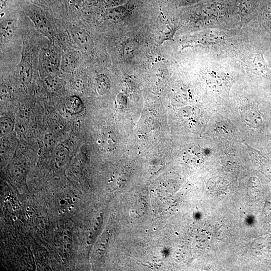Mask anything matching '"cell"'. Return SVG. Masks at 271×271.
Segmentation results:
<instances>
[{
    "instance_id": "cell-1",
    "label": "cell",
    "mask_w": 271,
    "mask_h": 271,
    "mask_svg": "<svg viewBox=\"0 0 271 271\" xmlns=\"http://www.w3.org/2000/svg\"><path fill=\"white\" fill-rule=\"evenodd\" d=\"M69 35L74 45L81 50L88 52L94 47V42L90 35L81 28L73 26L69 30Z\"/></svg>"
},
{
    "instance_id": "cell-2",
    "label": "cell",
    "mask_w": 271,
    "mask_h": 271,
    "mask_svg": "<svg viewBox=\"0 0 271 271\" xmlns=\"http://www.w3.org/2000/svg\"><path fill=\"white\" fill-rule=\"evenodd\" d=\"M26 15L39 32L52 40L54 37L53 30L50 22L44 15L30 8L26 10Z\"/></svg>"
},
{
    "instance_id": "cell-3",
    "label": "cell",
    "mask_w": 271,
    "mask_h": 271,
    "mask_svg": "<svg viewBox=\"0 0 271 271\" xmlns=\"http://www.w3.org/2000/svg\"><path fill=\"white\" fill-rule=\"evenodd\" d=\"M206 80L209 88L217 92L223 91L227 89L230 82L227 74L214 70L208 71Z\"/></svg>"
},
{
    "instance_id": "cell-4",
    "label": "cell",
    "mask_w": 271,
    "mask_h": 271,
    "mask_svg": "<svg viewBox=\"0 0 271 271\" xmlns=\"http://www.w3.org/2000/svg\"><path fill=\"white\" fill-rule=\"evenodd\" d=\"M41 63L49 73L53 75L60 68L61 60L57 53L53 49H43L41 54Z\"/></svg>"
},
{
    "instance_id": "cell-5",
    "label": "cell",
    "mask_w": 271,
    "mask_h": 271,
    "mask_svg": "<svg viewBox=\"0 0 271 271\" xmlns=\"http://www.w3.org/2000/svg\"><path fill=\"white\" fill-rule=\"evenodd\" d=\"M247 63L249 69L254 74L259 76L267 75L268 69L261 53L252 54L248 57Z\"/></svg>"
},
{
    "instance_id": "cell-6",
    "label": "cell",
    "mask_w": 271,
    "mask_h": 271,
    "mask_svg": "<svg viewBox=\"0 0 271 271\" xmlns=\"http://www.w3.org/2000/svg\"><path fill=\"white\" fill-rule=\"evenodd\" d=\"M80 56L79 51H71L65 54L61 59V70L66 73L74 71L79 66Z\"/></svg>"
},
{
    "instance_id": "cell-7",
    "label": "cell",
    "mask_w": 271,
    "mask_h": 271,
    "mask_svg": "<svg viewBox=\"0 0 271 271\" xmlns=\"http://www.w3.org/2000/svg\"><path fill=\"white\" fill-rule=\"evenodd\" d=\"M18 72L21 83L24 86L29 84L33 76L32 65L28 58L24 55L22 56L18 65Z\"/></svg>"
},
{
    "instance_id": "cell-8",
    "label": "cell",
    "mask_w": 271,
    "mask_h": 271,
    "mask_svg": "<svg viewBox=\"0 0 271 271\" xmlns=\"http://www.w3.org/2000/svg\"><path fill=\"white\" fill-rule=\"evenodd\" d=\"M256 5L255 0H238V13L242 24L249 21L255 10Z\"/></svg>"
},
{
    "instance_id": "cell-9",
    "label": "cell",
    "mask_w": 271,
    "mask_h": 271,
    "mask_svg": "<svg viewBox=\"0 0 271 271\" xmlns=\"http://www.w3.org/2000/svg\"><path fill=\"white\" fill-rule=\"evenodd\" d=\"M99 141L101 146L107 151L114 149L118 144L117 135L113 131L108 128L102 132Z\"/></svg>"
},
{
    "instance_id": "cell-10",
    "label": "cell",
    "mask_w": 271,
    "mask_h": 271,
    "mask_svg": "<svg viewBox=\"0 0 271 271\" xmlns=\"http://www.w3.org/2000/svg\"><path fill=\"white\" fill-rule=\"evenodd\" d=\"M242 118L247 125L253 128H260L263 123L260 113L253 109H248L244 111L242 114Z\"/></svg>"
},
{
    "instance_id": "cell-11",
    "label": "cell",
    "mask_w": 271,
    "mask_h": 271,
    "mask_svg": "<svg viewBox=\"0 0 271 271\" xmlns=\"http://www.w3.org/2000/svg\"><path fill=\"white\" fill-rule=\"evenodd\" d=\"M16 30V22L13 20L3 21L0 25L1 43L5 45L9 42L14 36Z\"/></svg>"
},
{
    "instance_id": "cell-12",
    "label": "cell",
    "mask_w": 271,
    "mask_h": 271,
    "mask_svg": "<svg viewBox=\"0 0 271 271\" xmlns=\"http://www.w3.org/2000/svg\"><path fill=\"white\" fill-rule=\"evenodd\" d=\"M44 86L46 89L50 93L58 91L62 86V82L59 77L52 75L45 79Z\"/></svg>"
},
{
    "instance_id": "cell-13",
    "label": "cell",
    "mask_w": 271,
    "mask_h": 271,
    "mask_svg": "<svg viewBox=\"0 0 271 271\" xmlns=\"http://www.w3.org/2000/svg\"><path fill=\"white\" fill-rule=\"evenodd\" d=\"M110 88L109 82L107 77L104 75L98 76L97 81V90L100 95L107 93Z\"/></svg>"
},
{
    "instance_id": "cell-14",
    "label": "cell",
    "mask_w": 271,
    "mask_h": 271,
    "mask_svg": "<svg viewBox=\"0 0 271 271\" xmlns=\"http://www.w3.org/2000/svg\"><path fill=\"white\" fill-rule=\"evenodd\" d=\"M127 10L122 7L114 8L110 10L108 13V18L113 21L122 20L127 15Z\"/></svg>"
},
{
    "instance_id": "cell-15",
    "label": "cell",
    "mask_w": 271,
    "mask_h": 271,
    "mask_svg": "<svg viewBox=\"0 0 271 271\" xmlns=\"http://www.w3.org/2000/svg\"><path fill=\"white\" fill-rule=\"evenodd\" d=\"M14 124L13 121L9 118L2 117L1 118V125H0V131L1 136H5L12 131Z\"/></svg>"
},
{
    "instance_id": "cell-16",
    "label": "cell",
    "mask_w": 271,
    "mask_h": 271,
    "mask_svg": "<svg viewBox=\"0 0 271 271\" xmlns=\"http://www.w3.org/2000/svg\"><path fill=\"white\" fill-rule=\"evenodd\" d=\"M183 160L188 164H194L198 163L200 159L194 151L188 150L183 153Z\"/></svg>"
},
{
    "instance_id": "cell-17",
    "label": "cell",
    "mask_w": 271,
    "mask_h": 271,
    "mask_svg": "<svg viewBox=\"0 0 271 271\" xmlns=\"http://www.w3.org/2000/svg\"><path fill=\"white\" fill-rule=\"evenodd\" d=\"M82 105V102L81 99L76 96H73L69 98L68 100V107L67 108L72 112L79 111Z\"/></svg>"
},
{
    "instance_id": "cell-18",
    "label": "cell",
    "mask_w": 271,
    "mask_h": 271,
    "mask_svg": "<svg viewBox=\"0 0 271 271\" xmlns=\"http://www.w3.org/2000/svg\"><path fill=\"white\" fill-rule=\"evenodd\" d=\"M69 151L67 147L64 145H60L56 148L55 151V158L57 162L59 160L64 161L68 157Z\"/></svg>"
},
{
    "instance_id": "cell-19",
    "label": "cell",
    "mask_w": 271,
    "mask_h": 271,
    "mask_svg": "<svg viewBox=\"0 0 271 271\" xmlns=\"http://www.w3.org/2000/svg\"><path fill=\"white\" fill-rule=\"evenodd\" d=\"M73 88L77 91H82L85 87V83L83 77L80 75L74 76L71 80Z\"/></svg>"
},
{
    "instance_id": "cell-20",
    "label": "cell",
    "mask_w": 271,
    "mask_h": 271,
    "mask_svg": "<svg viewBox=\"0 0 271 271\" xmlns=\"http://www.w3.org/2000/svg\"><path fill=\"white\" fill-rule=\"evenodd\" d=\"M134 45L132 43H128L125 46V55L127 57H131L135 52Z\"/></svg>"
},
{
    "instance_id": "cell-21",
    "label": "cell",
    "mask_w": 271,
    "mask_h": 271,
    "mask_svg": "<svg viewBox=\"0 0 271 271\" xmlns=\"http://www.w3.org/2000/svg\"><path fill=\"white\" fill-rule=\"evenodd\" d=\"M265 172L269 176H271V164H269L264 167Z\"/></svg>"
},
{
    "instance_id": "cell-22",
    "label": "cell",
    "mask_w": 271,
    "mask_h": 271,
    "mask_svg": "<svg viewBox=\"0 0 271 271\" xmlns=\"http://www.w3.org/2000/svg\"><path fill=\"white\" fill-rule=\"evenodd\" d=\"M202 1V0H186V2L188 3H196Z\"/></svg>"
},
{
    "instance_id": "cell-23",
    "label": "cell",
    "mask_w": 271,
    "mask_h": 271,
    "mask_svg": "<svg viewBox=\"0 0 271 271\" xmlns=\"http://www.w3.org/2000/svg\"><path fill=\"white\" fill-rule=\"evenodd\" d=\"M13 219H14V220H16L17 219V217H14Z\"/></svg>"
},
{
    "instance_id": "cell-24",
    "label": "cell",
    "mask_w": 271,
    "mask_h": 271,
    "mask_svg": "<svg viewBox=\"0 0 271 271\" xmlns=\"http://www.w3.org/2000/svg\"><path fill=\"white\" fill-rule=\"evenodd\" d=\"M68 210H69V211H71V210H72V208H71V207L69 208H68Z\"/></svg>"
},
{
    "instance_id": "cell-25",
    "label": "cell",
    "mask_w": 271,
    "mask_h": 271,
    "mask_svg": "<svg viewBox=\"0 0 271 271\" xmlns=\"http://www.w3.org/2000/svg\"><path fill=\"white\" fill-rule=\"evenodd\" d=\"M75 200H75V198H73V199H72V201H73V202H75Z\"/></svg>"
},
{
    "instance_id": "cell-26",
    "label": "cell",
    "mask_w": 271,
    "mask_h": 271,
    "mask_svg": "<svg viewBox=\"0 0 271 271\" xmlns=\"http://www.w3.org/2000/svg\"><path fill=\"white\" fill-rule=\"evenodd\" d=\"M26 209H27V210L28 211L30 210V209H29V208H27Z\"/></svg>"
},
{
    "instance_id": "cell-27",
    "label": "cell",
    "mask_w": 271,
    "mask_h": 271,
    "mask_svg": "<svg viewBox=\"0 0 271 271\" xmlns=\"http://www.w3.org/2000/svg\"><path fill=\"white\" fill-rule=\"evenodd\" d=\"M65 212V210H62V213H64Z\"/></svg>"
},
{
    "instance_id": "cell-28",
    "label": "cell",
    "mask_w": 271,
    "mask_h": 271,
    "mask_svg": "<svg viewBox=\"0 0 271 271\" xmlns=\"http://www.w3.org/2000/svg\"><path fill=\"white\" fill-rule=\"evenodd\" d=\"M59 214H61V211H59Z\"/></svg>"
},
{
    "instance_id": "cell-29",
    "label": "cell",
    "mask_w": 271,
    "mask_h": 271,
    "mask_svg": "<svg viewBox=\"0 0 271 271\" xmlns=\"http://www.w3.org/2000/svg\"><path fill=\"white\" fill-rule=\"evenodd\" d=\"M16 210V208H13V210L15 211Z\"/></svg>"
},
{
    "instance_id": "cell-30",
    "label": "cell",
    "mask_w": 271,
    "mask_h": 271,
    "mask_svg": "<svg viewBox=\"0 0 271 271\" xmlns=\"http://www.w3.org/2000/svg\"><path fill=\"white\" fill-rule=\"evenodd\" d=\"M19 206H21V203L20 202H19Z\"/></svg>"
},
{
    "instance_id": "cell-31",
    "label": "cell",
    "mask_w": 271,
    "mask_h": 271,
    "mask_svg": "<svg viewBox=\"0 0 271 271\" xmlns=\"http://www.w3.org/2000/svg\"><path fill=\"white\" fill-rule=\"evenodd\" d=\"M74 207V205H71V208H73Z\"/></svg>"
},
{
    "instance_id": "cell-32",
    "label": "cell",
    "mask_w": 271,
    "mask_h": 271,
    "mask_svg": "<svg viewBox=\"0 0 271 271\" xmlns=\"http://www.w3.org/2000/svg\"><path fill=\"white\" fill-rule=\"evenodd\" d=\"M31 210H32V211H34V209H33V208H31Z\"/></svg>"
},
{
    "instance_id": "cell-33",
    "label": "cell",
    "mask_w": 271,
    "mask_h": 271,
    "mask_svg": "<svg viewBox=\"0 0 271 271\" xmlns=\"http://www.w3.org/2000/svg\"><path fill=\"white\" fill-rule=\"evenodd\" d=\"M62 261H65V259H64V258H62Z\"/></svg>"
},
{
    "instance_id": "cell-34",
    "label": "cell",
    "mask_w": 271,
    "mask_h": 271,
    "mask_svg": "<svg viewBox=\"0 0 271 271\" xmlns=\"http://www.w3.org/2000/svg\"><path fill=\"white\" fill-rule=\"evenodd\" d=\"M27 218H28V219H29V218H29V216H27Z\"/></svg>"
},
{
    "instance_id": "cell-35",
    "label": "cell",
    "mask_w": 271,
    "mask_h": 271,
    "mask_svg": "<svg viewBox=\"0 0 271 271\" xmlns=\"http://www.w3.org/2000/svg\"><path fill=\"white\" fill-rule=\"evenodd\" d=\"M26 216H28V214L26 213Z\"/></svg>"
},
{
    "instance_id": "cell-36",
    "label": "cell",
    "mask_w": 271,
    "mask_h": 271,
    "mask_svg": "<svg viewBox=\"0 0 271 271\" xmlns=\"http://www.w3.org/2000/svg\"><path fill=\"white\" fill-rule=\"evenodd\" d=\"M53 195L54 196V193H53Z\"/></svg>"
}]
</instances>
